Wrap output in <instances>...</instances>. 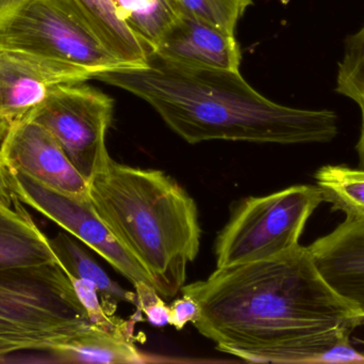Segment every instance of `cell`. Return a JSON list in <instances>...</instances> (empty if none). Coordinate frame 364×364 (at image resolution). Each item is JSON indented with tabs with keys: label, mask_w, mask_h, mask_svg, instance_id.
<instances>
[{
	"label": "cell",
	"mask_w": 364,
	"mask_h": 364,
	"mask_svg": "<svg viewBox=\"0 0 364 364\" xmlns=\"http://www.w3.org/2000/svg\"><path fill=\"white\" fill-rule=\"evenodd\" d=\"M324 202L316 185H294L242 201L215 241L216 269L258 262L299 245L308 219Z\"/></svg>",
	"instance_id": "8992f818"
},
{
	"label": "cell",
	"mask_w": 364,
	"mask_h": 364,
	"mask_svg": "<svg viewBox=\"0 0 364 364\" xmlns=\"http://www.w3.org/2000/svg\"><path fill=\"white\" fill-rule=\"evenodd\" d=\"M122 19L145 46L155 53L182 15L177 0H113Z\"/></svg>",
	"instance_id": "e0dca14e"
},
{
	"label": "cell",
	"mask_w": 364,
	"mask_h": 364,
	"mask_svg": "<svg viewBox=\"0 0 364 364\" xmlns=\"http://www.w3.org/2000/svg\"><path fill=\"white\" fill-rule=\"evenodd\" d=\"M70 279L72 280L73 286H74L75 292H76L81 305L87 311L91 324L100 327V328L109 329V331H115V329L126 327L125 324L122 322H115L112 316L106 313L102 307L100 294L93 284L83 281V280L76 279V278H70Z\"/></svg>",
	"instance_id": "44dd1931"
},
{
	"label": "cell",
	"mask_w": 364,
	"mask_h": 364,
	"mask_svg": "<svg viewBox=\"0 0 364 364\" xmlns=\"http://www.w3.org/2000/svg\"><path fill=\"white\" fill-rule=\"evenodd\" d=\"M59 263L49 239L36 226L23 203L0 204V271Z\"/></svg>",
	"instance_id": "4fadbf2b"
},
{
	"label": "cell",
	"mask_w": 364,
	"mask_h": 364,
	"mask_svg": "<svg viewBox=\"0 0 364 364\" xmlns=\"http://www.w3.org/2000/svg\"><path fill=\"white\" fill-rule=\"evenodd\" d=\"M162 60L188 68L240 72L242 53L235 34L182 14L156 49Z\"/></svg>",
	"instance_id": "8fae6325"
},
{
	"label": "cell",
	"mask_w": 364,
	"mask_h": 364,
	"mask_svg": "<svg viewBox=\"0 0 364 364\" xmlns=\"http://www.w3.org/2000/svg\"><path fill=\"white\" fill-rule=\"evenodd\" d=\"M336 92L359 107L364 104V26L346 38L343 58L338 66Z\"/></svg>",
	"instance_id": "d6986e66"
},
{
	"label": "cell",
	"mask_w": 364,
	"mask_h": 364,
	"mask_svg": "<svg viewBox=\"0 0 364 364\" xmlns=\"http://www.w3.org/2000/svg\"><path fill=\"white\" fill-rule=\"evenodd\" d=\"M25 0H0V14L6 12L10 9L14 8L17 4H21Z\"/></svg>",
	"instance_id": "4316f807"
},
{
	"label": "cell",
	"mask_w": 364,
	"mask_h": 364,
	"mask_svg": "<svg viewBox=\"0 0 364 364\" xmlns=\"http://www.w3.org/2000/svg\"><path fill=\"white\" fill-rule=\"evenodd\" d=\"M92 207L117 243L145 269L162 298L181 292L198 256V209L164 171L119 164L110 155L89 180Z\"/></svg>",
	"instance_id": "3957f363"
},
{
	"label": "cell",
	"mask_w": 364,
	"mask_h": 364,
	"mask_svg": "<svg viewBox=\"0 0 364 364\" xmlns=\"http://www.w3.org/2000/svg\"><path fill=\"white\" fill-rule=\"evenodd\" d=\"M364 363L363 353L358 352L350 344V336H344L335 345L323 353L316 364Z\"/></svg>",
	"instance_id": "603a6c76"
},
{
	"label": "cell",
	"mask_w": 364,
	"mask_h": 364,
	"mask_svg": "<svg viewBox=\"0 0 364 364\" xmlns=\"http://www.w3.org/2000/svg\"><path fill=\"white\" fill-rule=\"evenodd\" d=\"M0 49L44 60L73 83L129 68L107 48L79 0H25L2 13Z\"/></svg>",
	"instance_id": "5b68a950"
},
{
	"label": "cell",
	"mask_w": 364,
	"mask_h": 364,
	"mask_svg": "<svg viewBox=\"0 0 364 364\" xmlns=\"http://www.w3.org/2000/svg\"><path fill=\"white\" fill-rule=\"evenodd\" d=\"M360 325H364V320L361 321V324Z\"/></svg>",
	"instance_id": "83f0119b"
},
{
	"label": "cell",
	"mask_w": 364,
	"mask_h": 364,
	"mask_svg": "<svg viewBox=\"0 0 364 364\" xmlns=\"http://www.w3.org/2000/svg\"><path fill=\"white\" fill-rule=\"evenodd\" d=\"M182 14L196 17L235 34V28L252 0H178Z\"/></svg>",
	"instance_id": "ffe728a7"
},
{
	"label": "cell",
	"mask_w": 364,
	"mask_h": 364,
	"mask_svg": "<svg viewBox=\"0 0 364 364\" xmlns=\"http://www.w3.org/2000/svg\"><path fill=\"white\" fill-rule=\"evenodd\" d=\"M314 180L333 212L364 219V168L326 165L316 171Z\"/></svg>",
	"instance_id": "ac0fdd59"
},
{
	"label": "cell",
	"mask_w": 364,
	"mask_h": 364,
	"mask_svg": "<svg viewBox=\"0 0 364 364\" xmlns=\"http://www.w3.org/2000/svg\"><path fill=\"white\" fill-rule=\"evenodd\" d=\"M177 1H178V0H177Z\"/></svg>",
	"instance_id": "f546056e"
},
{
	"label": "cell",
	"mask_w": 364,
	"mask_h": 364,
	"mask_svg": "<svg viewBox=\"0 0 364 364\" xmlns=\"http://www.w3.org/2000/svg\"><path fill=\"white\" fill-rule=\"evenodd\" d=\"M49 244L68 277L90 282L95 286L108 316H113L119 303L124 301L136 306V293L124 290L111 280L93 256L70 235L59 233L53 239H49Z\"/></svg>",
	"instance_id": "9a60e30c"
},
{
	"label": "cell",
	"mask_w": 364,
	"mask_h": 364,
	"mask_svg": "<svg viewBox=\"0 0 364 364\" xmlns=\"http://www.w3.org/2000/svg\"><path fill=\"white\" fill-rule=\"evenodd\" d=\"M182 295L170 306V325L176 331H182L188 323H194L199 314L196 301L188 295Z\"/></svg>",
	"instance_id": "cb8c5ba5"
},
{
	"label": "cell",
	"mask_w": 364,
	"mask_h": 364,
	"mask_svg": "<svg viewBox=\"0 0 364 364\" xmlns=\"http://www.w3.org/2000/svg\"><path fill=\"white\" fill-rule=\"evenodd\" d=\"M13 202H14V197L9 185L6 169L0 164V204L11 207H13Z\"/></svg>",
	"instance_id": "d4e9b609"
},
{
	"label": "cell",
	"mask_w": 364,
	"mask_h": 364,
	"mask_svg": "<svg viewBox=\"0 0 364 364\" xmlns=\"http://www.w3.org/2000/svg\"><path fill=\"white\" fill-rule=\"evenodd\" d=\"M181 292L198 305L193 323L198 333L216 350L247 363L316 364L360 326L301 245L267 260L216 269Z\"/></svg>",
	"instance_id": "6da1fadb"
},
{
	"label": "cell",
	"mask_w": 364,
	"mask_h": 364,
	"mask_svg": "<svg viewBox=\"0 0 364 364\" xmlns=\"http://www.w3.org/2000/svg\"><path fill=\"white\" fill-rule=\"evenodd\" d=\"M91 324L60 263L0 271V359L49 354Z\"/></svg>",
	"instance_id": "277c9868"
},
{
	"label": "cell",
	"mask_w": 364,
	"mask_h": 364,
	"mask_svg": "<svg viewBox=\"0 0 364 364\" xmlns=\"http://www.w3.org/2000/svg\"><path fill=\"white\" fill-rule=\"evenodd\" d=\"M308 248L327 284L364 320V220L346 217Z\"/></svg>",
	"instance_id": "30bf717a"
},
{
	"label": "cell",
	"mask_w": 364,
	"mask_h": 364,
	"mask_svg": "<svg viewBox=\"0 0 364 364\" xmlns=\"http://www.w3.org/2000/svg\"><path fill=\"white\" fill-rule=\"evenodd\" d=\"M136 295V307L146 314L149 322L155 326L170 324V307L166 306L157 290L147 284L134 286Z\"/></svg>",
	"instance_id": "7402d4cb"
},
{
	"label": "cell",
	"mask_w": 364,
	"mask_h": 364,
	"mask_svg": "<svg viewBox=\"0 0 364 364\" xmlns=\"http://www.w3.org/2000/svg\"><path fill=\"white\" fill-rule=\"evenodd\" d=\"M51 363H140L142 354L132 341L130 331H109L89 324L49 353Z\"/></svg>",
	"instance_id": "5bb4252c"
},
{
	"label": "cell",
	"mask_w": 364,
	"mask_h": 364,
	"mask_svg": "<svg viewBox=\"0 0 364 364\" xmlns=\"http://www.w3.org/2000/svg\"><path fill=\"white\" fill-rule=\"evenodd\" d=\"M114 100L100 90L80 83L51 88L28 119L44 126L61 145L75 168L89 182L109 156L106 136Z\"/></svg>",
	"instance_id": "52a82bcc"
},
{
	"label": "cell",
	"mask_w": 364,
	"mask_h": 364,
	"mask_svg": "<svg viewBox=\"0 0 364 364\" xmlns=\"http://www.w3.org/2000/svg\"><path fill=\"white\" fill-rule=\"evenodd\" d=\"M4 128L0 164L6 170L18 171L49 189L90 201L87 180L44 126L23 118Z\"/></svg>",
	"instance_id": "9c48e42d"
},
{
	"label": "cell",
	"mask_w": 364,
	"mask_h": 364,
	"mask_svg": "<svg viewBox=\"0 0 364 364\" xmlns=\"http://www.w3.org/2000/svg\"><path fill=\"white\" fill-rule=\"evenodd\" d=\"M6 172L13 197L55 222L100 254L134 288L147 284L156 288L149 274L102 224L90 201L78 200L49 189L18 171Z\"/></svg>",
	"instance_id": "ba28073f"
},
{
	"label": "cell",
	"mask_w": 364,
	"mask_h": 364,
	"mask_svg": "<svg viewBox=\"0 0 364 364\" xmlns=\"http://www.w3.org/2000/svg\"><path fill=\"white\" fill-rule=\"evenodd\" d=\"M354 219H355V218H354ZM360 220H364V219H360Z\"/></svg>",
	"instance_id": "f1b7e54d"
},
{
	"label": "cell",
	"mask_w": 364,
	"mask_h": 364,
	"mask_svg": "<svg viewBox=\"0 0 364 364\" xmlns=\"http://www.w3.org/2000/svg\"><path fill=\"white\" fill-rule=\"evenodd\" d=\"M361 128L360 136H359L358 142H357L356 150L358 153L359 160H360L361 168H364V104L361 105Z\"/></svg>",
	"instance_id": "484cf974"
},
{
	"label": "cell",
	"mask_w": 364,
	"mask_h": 364,
	"mask_svg": "<svg viewBox=\"0 0 364 364\" xmlns=\"http://www.w3.org/2000/svg\"><path fill=\"white\" fill-rule=\"evenodd\" d=\"M95 79L142 98L191 145L212 140L307 145L331 142L339 134L335 111L278 104L235 71L188 68L153 53L143 68L111 71Z\"/></svg>",
	"instance_id": "7a4b0ae2"
},
{
	"label": "cell",
	"mask_w": 364,
	"mask_h": 364,
	"mask_svg": "<svg viewBox=\"0 0 364 364\" xmlns=\"http://www.w3.org/2000/svg\"><path fill=\"white\" fill-rule=\"evenodd\" d=\"M62 83H73L48 62L0 49V124L4 126L27 117L51 88Z\"/></svg>",
	"instance_id": "7c38bea8"
},
{
	"label": "cell",
	"mask_w": 364,
	"mask_h": 364,
	"mask_svg": "<svg viewBox=\"0 0 364 364\" xmlns=\"http://www.w3.org/2000/svg\"><path fill=\"white\" fill-rule=\"evenodd\" d=\"M107 48L129 68H143L151 51L128 27L113 0H79Z\"/></svg>",
	"instance_id": "2e32d148"
}]
</instances>
